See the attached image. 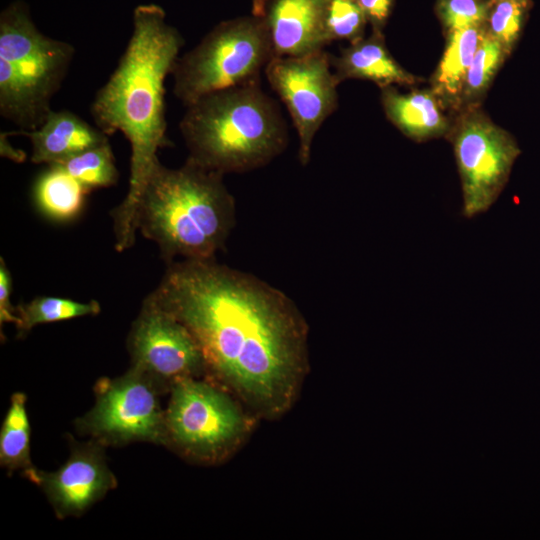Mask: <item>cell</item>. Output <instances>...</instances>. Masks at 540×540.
Here are the masks:
<instances>
[{"label":"cell","instance_id":"cell-1","mask_svg":"<svg viewBox=\"0 0 540 540\" xmlns=\"http://www.w3.org/2000/svg\"><path fill=\"white\" fill-rule=\"evenodd\" d=\"M193 335L206 368L271 417L292 403L308 367L307 324L260 278L212 260L171 262L147 295Z\"/></svg>","mask_w":540,"mask_h":540},{"label":"cell","instance_id":"cell-2","mask_svg":"<svg viewBox=\"0 0 540 540\" xmlns=\"http://www.w3.org/2000/svg\"><path fill=\"white\" fill-rule=\"evenodd\" d=\"M165 18V11L156 4H141L134 9L127 47L90 108L95 126L108 136L121 132L131 148L128 191L110 212L118 252L135 243L141 196L159 161L158 150L171 145L165 79L184 42Z\"/></svg>","mask_w":540,"mask_h":540},{"label":"cell","instance_id":"cell-3","mask_svg":"<svg viewBox=\"0 0 540 540\" xmlns=\"http://www.w3.org/2000/svg\"><path fill=\"white\" fill-rule=\"evenodd\" d=\"M223 176L189 158L179 168L156 163L136 224L168 264L177 257L212 260L224 248L236 223V207Z\"/></svg>","mask_w":540,"mask_h":540},{"label":"cell","instance_id":"cell-4","mask_svg":"<svg viewBox=\"0 0 540 540\" xmlns=\"http://www.w3.org/2000/svg\"><path fill=\"white\" fill-rule=\"evenodd\" d=\"M186 108L179 128L188 158L205 169L248 172L286 149L283 117L257 80L207 94Z\"/></svg>","mask_w":540,"mask_h":540},{"label":"cell","instance_id":"cell-5","mask_svg":"<svg viewBox=\"0 0 540 540\" xmlns=\"http://www.w3.org/2000/svg\"><path fill=\"white\" fill-rule=\"evenodd\" d=\"M75 54L67 42L42 34L29 6L10 3L0 14V113L21 131L46 119L51 100L67 75Z\"/></svg>","mask_w":540,"mask_h":540},{"label":"cell","instance_id":"cell-6","mask_svg":"<svg viewBox=\"0 0 540 540\" xmlns=\"http://www.w3.org/2000/svg\"><path fill=\"white\" fill-rule=\"evenodd\" d=\"M274 57L262 18L223 21L176 59L174 95L187 107L207 94L256 81Z\"/></svg>","mask_w":540,"mask_h":540},{"label":"cell","instance_id":"cell-7","mask_svg":"<svg viewBox=\"0 0 540 540\" xmlns=\"http://www.w3.org/2000/svg\"><path fill=\"white\" fill-rule=\"evenodd\" d=\"M165 425L167 440L204 460L228 452L248 426L242 410L226 393L194 377L172 385Z\"/></svg>","mask_w":540,"mask_h":540},{"label":"cell","instance_id":"cell-8","mask_svg":"<svg viewBox=\"0 0 540 540\" xmlns=\"http://www.w3.org/2000/svg\"><path fill=\"white\" fill-rule=\"evenodd\" d=\"M153 379L132 367L116 379L96 385V403L79 426L101 441L167 440L165 414L160 409Z\"/></svg>","mask_w":540,"mask_h":540},{"label":"cell","instance_id":"cell-9","mask_svg":"<svg viewBox=\"0 0 540 540\" xmlns=\"http://www.w3.org/2000/svg\"><path fill=\"white\" fill-rule=\"evenodd\" d=\"M322 49L297 57H274L265 67L271 87L286 105L299 138L298 157L308 164L315 134L337 106L338 82Z\"/></svg>","mask_w":540,"mask_h":540},{"label":"cell","instance_id":"cell-10","mask_svg":"<svg viewBox=\"0 0 540 540\" xmlns=\"http://www.w3.org/2000/svg\"><path fill=\"white\" fill-rule=\"evenodd\" d=\"M520 150L501 129L471 120L454 139V154L462 185L461 214L472 219L488 211L504 189Z\"/></svg>","mask_w":540,"mask_h":540},{"label":"cell","instance_id":"cell-11","mask_svg":"<svg viewBox=\"0 0 540 540\" xmlns=\"http://www.w3.org/2000/svg\"><path fill=\"white\" fill-rule=\"evenodd\" d=\"M132 367L155 382L195 377L206 368L202 351L189 330L147 297L128 338Z\"/></svg>","mask_w":540,"mask_h":540},{"label":"cell","instance_id":"cell-12","mask_svg":"<svg viewBox=\"0 0 540 540\" xmlns=\"http://www.w3.org/2000/svg\"><path fill=\"white\" fill-rule=\"evenodd\" d=\"M26 473L43 488L59 517L82 513L116 485L100 450L92 446L74 449L55 472L33 467Z\"/></svg>","mask_w":540,"mask_h":540},{"label":"cell","instance_id":"cell-13","mask_svg":"<svg viewBox=\"0 0 540 540\" xmlns=\"http://www.w3.org/2000/svg\"><path fill=\"white\" fill-rule=\"evenodd\" d=\"M328 0H271L263 21L275 57H297L328 44L325 12Z\"/></svg>","mask_w":540,"mask_h":540},{"label":"cell","instance_id":"cell-14","mask_svg":"<svg viewBox=\"0 0 540 540\" xmlns=\"http://www.w3.org/2000/svg\"><path fill=\"white\" fill-rule=\"evenodd\" d=\"M12 133L28 137L32 145L31 161L46 165L60 163L109 141L108 135L97 126L68 110H51L38 128Z\"/></svg>","mask_w":540,"mask_h":540},{"label":"cell","instance_id":"cell-15","mask_svg":"<svg viewBox=\"0 0 540 540\" xmlns=\"http://www.w3.org/2000/svg\"><path fill=\"white\" fill-rule=\"evenodd\" d=\"M47 166L34 185L35 205L45 217L53 221H71L83 210L90 190L61 165Z\"/></svg>","mask_w":540,"mask_h":540},{"label":"cell","instance_id":"cell-16","mask_svg":"<svg viewBox=\"0 0 540 540\" xmlns=\"http://www.w3.org/2000/svg\"><path fill=\"white\" fill-rule=\"evenodd\" d=\"M330 62L336 68L334 76L338 84L348 77L369 79L382 86L413 82V78L398 66L376 40L356 43L343 51L340 57L330 58Z\"/></svg>","mask_w":540,"mask_h":540},{"label":"cell","instance_id":"cell-17","mask_svg":"<svg viewBox=\"0 0 540 540\" xmlns=\"http://www.w3.org/2000/svg\"><path fill=\"white\" fill-rule=\"evenodd\" d=\"M383 104L389 118L410 136L429 137L445 128L436 102L428 93L399 95L387 91L383 95Z\"/></svg>","mask_w":540,"mask_h":540},{"label":"cell","instance_id":"cell-18","mask_svg":"<svg viewBox=\"0 0 540 540\" xmlns=\"http://www.w3.org/2000/svg\"><path fill=\"white\" fill-rule=\"evenodd\" d=\"M481 39L482 34L477 27L451 30L436 75V87L440 93L454 96L460 92Z\"/></svg>","mask_w":540,"mask_h":540},{"label":"cell","instance_id":"cell-19","mask_svg":"<svg viewBox=\"0 0 540 540\" xmlns=\"http://www.w3.org/2000/svg\"><path fill=\"white\" fill-rule=\"evenodd\" d=\"M26 397L15 393L0 433V461L9 469H32L30 461V426L25 408Z\"/></svg>","mask_w":540,"mask_h":540},{"label":"cell","instance_id":"cell-20","mask_svg":"<svg viewBox=\"0 0 540 540\" xmlns=\"http://www.w3.org/2000/svg\"><path fill=\"white\" fill-rule=\"evenodd\" d=\"M100 310L95 300L84 303L61 297L38 296L16 307V326L19 333H25L42 323L96 315Z\"/></svg>","mask_w":540,"mask_h":540},{"label":"cell","instance_id":"cell-21","mask_svg":"<svg viewBox=\"0 0 540 540\" xmlns=\"http://www.w3.org/2000/svg\"><path fill=\"white\" fill-rule=\"evenodd\" d=\"M57 164L89 190L113 186L119 177L109 141Z\"/></svg>","mask_w":540,"mask_h":540},{"label":"cell","instance_id":"cell-22","mask_svg":"<svg viewBox=\"0 0 540 540\" xmlns=\"http://www.w3.org/2000/svg\"><path fill=\"white\" fill-rule=\"evenodd\" d=\"M364 21L365 13L356 0H328L325 12L327 42L356 39Z\"/></svg>","mask_w":540,"mask_h":540},{"label":"cell","instance_id":"cell-23","mask_svg":"<svg viewBox=\"0 0 540 540\" xmlns=\"http://www.w3.org/2000/svg\"><path fill=\"white\" fill-rule=\"evenodd\" d=\"M502 54L503 45L496 38L482 36L467 73L466 85L469 91H480L488 84Z\"/></svg>","mask_w":540,"mask_h":540},{"label":"cell","instance_id":"cell-24","mask_svg":"<svg viewBox=\"0 0 540 540\" xmlns=\"http://www.w3.org/2000/svg\"><path fill=\"white\" fill-rule=\"evenodd\" d=\"M523 0H501L490 18L493 37L510 46L517 38L523 19Z\"/></svg>","mask_w":540,"mask_h":540},{"label":"cell","instance_id":"cell-25","mask_svg":"<svg viewBox=\"0 0 540 540\" xmlns=\"http://www.w3.org/2000/svg\"><path fill=\"white\" fill-rule=\"evenodd\" d=\"M441 14L450 30L477 27L486 16V7L476 0H443Z\"/></svg>","mask_w":540,"mask_h":540},{"label":"cell","instance_id":"cell-26","mask_svg":"<svg viewBox=\"0 0 540 540\" xmlns=\"http://www.w3.org/2000/svg\"><path fill=\"white\" fill-rule=\"evenodd\" d=\"M12 277L3 258H0V324L13 322L17 324L16 308L10 302Z\"/></svg>","mask_w":540,"mask_h":540},{"label":"cell","instance_id":"cell-27","mask_svg":"<svg viewBox=\"0 0 540 540\" xmlns=\"http://www.w3.org/2000/svg\"><path fill=\"white\" fill-rule=\"evenodd\" d=\"M365 15L376 21H383L390 9L391 0H356Z\"/></svg>","mask_w":540,"mask_h":540},{"label":"cell","instance_id":"cell-28","mask_svg":"<svg viewBox=\"0 0 540 540\" xmlns=\"http://www.w3.org/2000/svg\"><path fill=\"white\" fill-rule=\"evenodd\" d=\"M8 133H1L0 140H1V155L5 157H9L10 159L22 161L25 158L24 153L21 151H18L14 149L7 139Z\"/></svg>","mask_w":540,"mask_h":540}]
</instances>
